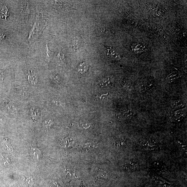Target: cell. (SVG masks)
I'll return each mask as SVG.
<instances>
[{"mask_svg":"<svg viewBox=\"0 0 187 187\" xmlns=\"http://www.w3.org/2000/svg\"><path fill=\"white\" fill-rule=\"evenodd\" d=\"M183 107V104L180 101H176L172 105V107L174 108H179Z\"/></svg>","mask_w":187,"mask_h":187,"instance_id":"cell-10","label":"cell"},{"mask_svg":"<svg viewBox=\"0 0 187 187\" xmlns=\"http://www.w3.org/2000/svg\"><path fill=\"white\" fill-rule=\"evenodd\" d=\"M56 57L58 59H59L60 60L62 61L63 60V58H64V54L62 52V49H61L59 51V52L58 53V55L56 56Z\"/></svg>","mask_w":187,"mask_h":187,"instance_id":"cell-13","label":"cell"},{"mask_svg":"<svg viewBox=\"0 0 187 187\" xmlns=\"http://www.w3.org/2000/svg\"><path fill=\"white\" fill-rule=\"evenodd\" d=\"M156 182L158 183H160V185H163V186L167 187H173L171 184L167 182L166 181H165L164 180H162L160 178H157L156 179Z\"/></svg>","mask_w":187,"mask_h":187,"instance_id":"cell-8","label":"cell"},{"mask_svg":"<svg viewBox=\"0 0 187 187\" xmlns=\"http://www.w3.org/2000/svg\"><path fill=\"white\" fill-rule=\"evenodd\" d=\"M108 95V94H101L98 95L97 96H96L95 99L96 101L99 102H103L104 100V98L107 97Z\"/></svg>","mask_w":187,"mask_h":187,"instance_id":"cell-9","label":"cell"},{"mask_svg":"<svg viewBox=\"0 0 187 187\" xmlns=\"http://www.w3.org/2000/svg\"><path fill=\"white\" fill-rule=\"evenodd\" d=\"M54 51H52L50 50L48 48V44L47 45V51H46V53L47 54V58L48 59L50 58V55L52 54V53H53Z\"/></svg>","mask_w":187,"mask_h":187,"instance_id":"cell-15","label":"cell"},{"mask_svg":"<svg viewBox=\"0 0 187 187\" xmlns=\"http://www.w3.org/2000/svg\"><path fill=\"white\" fill-rule=\"evenodd\" d=\"M112 81L111 78L107 77L101 81L100 85L102 87L109 86L112 85Z\"/></svg>","mask_w":187,"mask_h":187,"instance_id":"cell-6","label":"cell"},{"mask_svg":"<svg viewBox=\"0 0 187 187\" xmlns=\"http://www.w3.org/2000/svg\"><path fill=\"white\" fill-rule=\"evenodd\" d=\"M3 75H4V73L3 71L1 70H0V80H3Z\"/></svg>","mask_w":187,"mask_h":187,"instance_id":"cell-18","label":"cell"},{"mask_svg":"<svg viewBox=\"0 0 187 187\" xmlns=\"http://www.w3.org/2000/svg\"><path fill=\"white\" fill-rule=\"evenodd\" d=\"M133 115L132 110H126L122 111L118 113L117 116L120 119H124L131 117Z\"/></svg>","mask_w":187,"mask_h":187,"instance_id":"cell-5","label":"cell"},{"mask_svg":"<svg viewBox=\"0 0 187 187\" xmlns=\"http://www.w3.org/2000/svg\"><path fill=\"white\" fill-rule=\"evenodd\" d=\"M88 69V66L86 63H81L79 65L78 67V72L82 74L84 73L86 71H87Z\"/></svg>","mask_w":187,"mask_h":187,"instance_id":"cell-7","label":"cell"},{"mask_svg":"<svg viewBox=\"0 0 187 187\" xmlns=\"http://www.w3.org/2000/svg\"><path fill=\"white\" fill-rule=\"evenodd\" d=\"M140 144L143 148L147 150L155 149L156 146L155 143L149 141H143L141 142Z\"/></svg>","mask_w":187,"mask_h":187,"instance_id":"cell-3","label":"cell"},{"mask_svg":"<svg viewBox=\"0 0 187 187\" xmlns=\"http://www.w3.org/2000/svg\"><path fill=\"white\" fill-rule=\"evenodd\" d=\"M6 34L4 31L1 29H0V41L2 40L5 39Z\"/></svg>","mask_w":187,"mask_h":187,"instance_id":"cell-16","label":"cell"},{"mask_svg":"<svg viewBox=\"0 0 187 187\" xmlns=\"http://www.w3.org/2000/svg\"><path fill=\"white\" fill-rule=\"evenodd\" d=\"M28 79L29 82L33 85L36 84L38 81L37 75L33 71H30L28 72Z\"/></svg>","mask_w":187,"mask_h":187,"instance_id":"cell-4","label":"cell"},{"mask_svg":"<svg viewBox=\"0 0 187 187\" xmlns=\"http://www.w3.org/2000/svg\"><path fill=\"white\" fill-rule=\"evenodd\" d=\"M72 142V139L71 138H68L63 141V143L65 146H69Z\"/></svg>","mask_w":187,"mask_h":187,"instance_id":"cell-12","label":"cell"},{"mask_svg":"<svg viewBox=\"0 0 187 187\" xmlns=\"http://www.w3.org/2000/svg\"><path fill=\"white\" fill-rule=\"evenodd\" d=\"M53 122L51 121H46L44 123V126L46 128H49L52 126Z\"/></svg>","mask_w":187,"mask_h":187,"instance_id":"cell-14","label":"cell"},{"mask_svg":"<svg viewBox=\"0 0 187 187\" xmlns=\"http://www.w3.org/2000/svg\"><path fill=\"white\" fill-rule=\"evenodd\" d=\"M9 15V11L6 6L0 4V16L2 19H6Z\"/></svg>","mask_w":187,"mask_h":187,"instance_id":"cell-2","label":"cell"},{"mask_svg":"<svg viewBox=\"0 0 187 187\" xmlns=\"http://www.w3.org/2000/svg\"><path fill=\"white\" fill-rule=\"evenodd\" d=\"M78 44V39L77 37L75 38L74 40V46L75 48H76L77 47Z\"/></svg>","mask_w":187,"mask_h":187,"instance_id":"cell-17","label":"cell"},{"mask_svg":"<svg viewBox=\"0 0 187 187\" xmlns=\"http://www.w3.org/2000/svg\"><path fill=\"white\" fill-rule=\"evenodd\" d=\"M26 4H27L26 3L25 4V6L23 5V7H23V13H24V15H25V17L27 18L28 16V15L29 14V9L28 5H26Z\"/></svg>","mask_w":187,"mask_h":187,"instance_id":"cell-11","label":"cell"},{"mask_svg":"<svg viewBox=\"0 0 187 187\" xmlns=\"http://www.w3.org/2000/svg\"><path fill=\"white\" fill-rule=\"evenodd\" d=\"M124 168L127 170H135L139 168V163L135 160H133L127 162L124 165Z\"/></svg>","mask_w":187,"mask_h":187,"instance_id":"cell-1","label":"cell"}]
</instances>
